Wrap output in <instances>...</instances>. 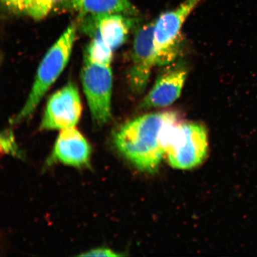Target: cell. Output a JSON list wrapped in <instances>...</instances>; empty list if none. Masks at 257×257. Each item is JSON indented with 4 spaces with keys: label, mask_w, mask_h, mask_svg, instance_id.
<instances>
[{
    "label": "cell",
    "mask_w": 257,
    "mask_h": 257,
    "mask_svg": "<svg viewBox=\"0 0 257 257\" xmlns=\"http://www.w3.org/2000/svg\"><path fill=\"white\" fill-rule=\"evenodd\" d=\"M178 118L176 112L165 111L135 118L115 133V146L137 168L144 172H154L165 154L164 135L166 128Z\"/></svg>",
    "instance_id": "cell-1"
},
{
    "label": "cell",
    "mask_w": 257,
    "mask_h": 257,
    "mask_svg": "<svg viewBox=\"0 0 257 257\" xmlns=\"http://www.w3.org/2000/svg\"><path fill=\"white\" fill-rule=\"evenodd\" d=\"M76 30L75 24L70 25L48 50L38 67L27 101L14 121L19 122L30 117L48 90L62 73L71 56Z\"/></svg>",
    "instance_id": "cell-2"
},
{
    "label": "cell",
    "mask_w": 257,
    "mask_h": 257,
    "mask_svg": "<svg viewBox=\"0 0 257 257\" xmlns=\"http://www.w3.org/2000/svg\"><path fill=\"white\" fill-rule=\"evenodd\" d=\"M164 143L170 166L182 170L194 168L207 155V131L200 124L182 122L178 118L167 126Z\"/></svg>",
    "instance_id": "cell-3"
},
{
    "label": "cell",
    "mask_w": 257,
    "mask_h": 257,
    "mask_svg": "<svg viewBox=\"0 0 257 257\" xmlns=\"http://www.w3.org/2000/svg\"><path fill=\"white\" fill-rule=\"evenodd\" d=\"M200 1L185 0L178 7L163 13L154 22V46L157 66L168 65L178 56L181 29Z\"/></svg>",
    "instance_id": "cell-4"
},
{
    "label": "cell",
    "mask_w": 257,
    "mask_h": 257,
    "mask_svg": "<svg viewBox=\"0 0 257 257\" xmlns=\"http://www.w3.org/2000/svg\"><path fill=\"white\" fill-rule=\"evenodd\" d=\"M81 80L92 120L98 125L107 123L111 115V66L98 65L84 59Z\"/></svg>",
    "instance_id": "cell-5"
},
{
    "label": "cell",
    "mask_w": 257,
    "mask_h": 257,
    "mask_svg": "<svg viewBox=\"0 0 257 257\" xmlns=\"http://www.w3.org/2000/svg\"><path fill=\"white\" fill-rule=\"evenodd\" d=\"M81 113L82 103L78 89L73 83H69L50 98L41 127L60 131L75 127Z\"/></svg>",
    "instance_id": "cell-6"
},
{
    "label": "cell",
    "mask_w": 257,
    "mask_h": 257,
    "mask_svg": "<svg viewBox=\"0 0 257 257\" xmlns=\"http://www.w3.org/2000/svg\"><path fill=\"white\" fill-rule=\"evenodd\" d=\"M153 27L154 22L145 24L138 28L135 34L128 80L132 91L137 94L146 89L153 68L157 66Z\"/></svg>",
    "instance_id": "cell-7"
},
{
    "label": "cell",
    "mask_w": 257,
    "mask_h": 257,
    "mask_svg": "<svg viewBox=\"0 0 257 257\" xmlns=\"http://www.w3.org/2000/svg\"><path fill=\"white\" fill-rule=\"evenodd\" d=\"M80 29L91 38L98 37L114 51L126 41L136 19L132 16L118 14L82 16Z\"/></svg>",
    "instance_id": "cell-8"
},
{
    "label": "cell",
    "mask_w": 257,
    "mask_h": 257,
    "mask_svg": "<svg viewBox=\"0 0 257 257\" xmlns=\"http://www.w3.org/2000/svg\"><path fill=\"white\" fill-rule=\"evenodd\" d=\"M188 73L186 67L182 65L170 67L162 73L144 98L141 108L165 107L174 103L181 96Z\"/></svg>",
    "instance_id": "cell-9"
},
{
    "label": "cell",
    "mask_w": 257,
    "mask_h": 257,
    "mask_svg": "<svg viewBox=\"0 0 257 257\" xmlns=\"http://www.w3.org/2000/svg\"><path fill=\"white\" fill-rule=\"evenodd\" d=\"M91 147L75 127L61 131L54 146L52 159L66 165L80 167L89 162Z\"/></svg>",
    "instance_id": "cell-10"
},
{
    "label": "cell",
    "mask_w": 257,
    "mask_h": 257,
    "mask_svg": "<svg viewBox=\"0 0 257 257\" xmlns=\"http://www.w3.org/2000/svg\"><path fill=\"white\" fill-rule=\"evenodd\" d=\"M62 2L66 9L78 12L80 16L118 14L136 17L139 14L130 0H63Z\"/></svg>",
    "instance_id": "cell-11"
},
{
    "label": "cell",
    "mask_w": 257,
    "mask_h": 257,
    "mask_svg": "<svg viewBox=\"0 0 257 257\" xmlns=\"http://www.w3.org/2000/svg\"><path fill=\"white\" fill-rule=\"evenodd\" d=\"M114 50L98 37L92 38L86 48L84 59L98 65L111 66Z\"/></svg>",
    "instance_id": "cell-12"
},
{
    "label": "cell",
    "mask_w": 257,
    "mask_h": 257,
    "mask_svg": "<svg viewBox=\"0 0 257 257\" xmlns=\"http://www.w3.org/2000/svg\"><path fill=\"white\" fill-rule=\"evenodd\" d=\"M63 0H34L26 14L36 20H40L50 14L53 8Z\"/></svg>",
    "instance_id": "cell-13"
},
{
    "label": "cell",
    "mask_w": 257,
    "mask_h": 257,
    "mask_svg": "<svg viewBox=\"0 0 257 257\" xmlns=\"http://www.w3.org/2000/svg\"><path fill=\"white\" fill-rule=\"evenodd\" d=\"M34 0H2L6 8L15 12L26 13Z\"/></svg>",
    "instance_id": "cell-14"
},
{
    "label": "cell",
    "mask_w": 257,
    "mask_h": 257,
    "mask_svg": "<svg viewBox=\"0 0 257 257\" xmlns=\"http://www.w3.org/2000/svg\"><path fill=\"white\" fill-rule=\"evenodd\" d=\"M80 256H118L111 250L107 248H98L89 250Z\"/></svg>",
    "instance_id": "cell-15"
}]
</instances>
